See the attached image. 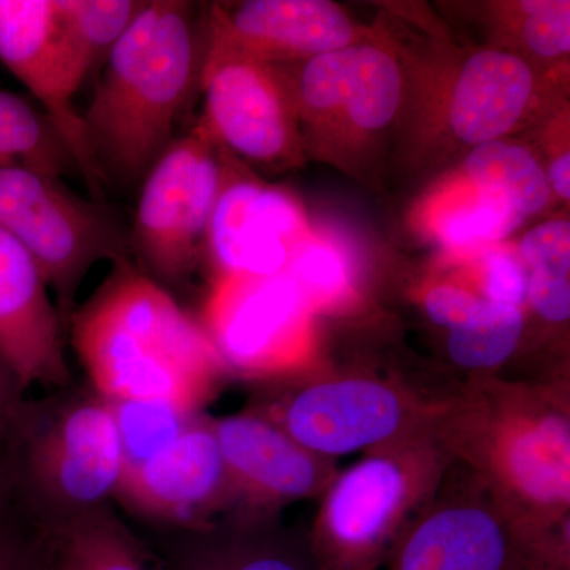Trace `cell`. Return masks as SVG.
<instances>
[{
	"label": "cell",
	"instance_id": "1",
	"mask_svg": "<svg viewBox=\"0 0 570 570\" xmlns=\"http://www.w3.org/2000/svg\"><path fill=\"white\" fill-rule=\"evenodd\" d=\"M444 441L515 513L543 568L570 570L568 385L469 379Z\"/></svg>",
	"mask_w": 570,
	"mask_h": 570
},
{
	"label": "cell",
	"instance_id": "2",
	"mask_svg": "<svg viewBox=\"0 0 570 570\" xmlns=\"http://www.w3.org/2000/svg\"><path fill=\"white\" fill-rule=\"evenodd\" d=\"M69 322L75 351L105 401H163L200 412L223 377L204 326L130 258L112 264Z\"/></svg>",
	"mask_w": 570,
	"mask_h": 570
},
{
	"label": "cell",
	"instance_id": "3",
	"mask_svg": "<svg viewBox=\"0 0 570 570\" xmlns=\"http://www.w3.org/2000/svg\"><path fill=\"white\" fill-rule=\"evenodd\" d=\"M81 112L105 183L134 189L175 140L176 119L198 67L195 6L153 0L118 43Z\"/></svg>",
	"mask_w": 570,
	"mask_h": 570
},
{
	"label": "cell",
	"instance_id": "4",
	"mask_svg": "<svg viewBox=\"0 0 570 570\" xmlns=\"http://www.w3.org/2000/svg\"><path fill=\"white\" fill-rule=\"evenodd\" d=\"M455 461L439 436L370 450L337 472L307 530L317 570H377L436 497Z\"/></svg>",
	"mask_w": 570,
	"mask_h": 570
},
{
	"label": "cell",
	"instance_id": "5",
	"mask_svg": "<svg viewBox=\"0 0 570 570\" xmlns=\"http://www.w3.org/2000/svg\"><path fill=\"white\" fill-rule=\"evenodd\" d=\"M456 396H438L403 379L336 374L268 390L250 411L309 452L335 460L409 439H444Z\"/></svg>",
	"mask_w": 570,
	"mask_h": 570
},
{
	"label": "cell",
	"instance_id": "6",
	"mask_svg": "<svg viewBox=\"0 0 570 570\" xmlns=\"http://www.w3.org/2000/svg\"><path fill=\"white\" fill-rule=\"evenodd\" d=\"M7 455L18 504L43 528L105 508L124 472L115 419L100 396L80 397L52 419L24 404Z\"/></svg>",
	"mask_w": 570,
	"mask_h": 570
},
{
	"label": "cell",
	"instance_id": "7",
	"mask_svg": "<svg viewBox=\"0 0 570 570\" xmlns=\"http://www.w3.org/2000/svg\"><path fill=\"white\" fill-rule=\"evenodd\" d=\"M0 230L20 243L58 302L61 324L94 265L130 258L129 232L99 200L75 194L59 176L0 164Z\"/></svg>",
	"mask_w": 570,
	"mask_h": 570
},
{
	"label": "cell",
	"instance_id": "8",
	"mask_svg": "<svg viewBox=\"0 0 570 570\" xmlns=\"http://www.w3.org/2000/svg\"><path fill=\"white\" fill-rule=\"evenodd\" d=\"M276 67L294 100L305 151L341 159L387 132L403 108V67L373 41Z\"/></svg>",
	"mask_w": 570,
	"mask_h": 570
},
{
	"label": "cell",
	"instance_id": "9",
	"mask_svg": "<svg viewBox=\"0 0 570 570\" xmlns=\"http://www.w3.org/2000/svg\"><path fill=\"white\" fill-rule=\"evenodd\" d=\"M223 179L224 148L200 122L175 138L142 179L130 255L156 283H181L205 257Z\"/></svg>",
	"mask_w": 570,
	"mask_h": 570
},
{
	"label": "cell",
	"instance_id": "10",
	"mask_svg": "<svg viewBox=\"0 0 570 570\" xmlns=\"http://www.w3.org/2000/svg\"><path fill=\"white\" fill-rule=\"evenodd\" d=\"M387 570H546L515 513L479 472L453 461Z\"/></svg>",
	"mask_w": 570,
	"mask_h": 570
},
{
	"label": "cell",
	"instance_id": "11",
	"mask_svg": "<svg viewBox=\"0 0 570 570\" xmlns=\"http://www.w3.org/2000/svg\"><path fill=\"white\" fill-rule=\"evenodd\" d=\"M313 313L285 273L216 277L204 326L224 367L245 376L291 373L305 360Z\"/></svg>",
	"mask_w": 570,
	"mask_h": 570
},
{
	"label": "cell",
	"instance_id": "12",
	"mask_svg": "<svg viewBox=\"0 0 570 570\" xmlns=\"http://www.w3.org/2000/svg\"><path fill=\"white\" fill-rule=\"evenodd\" d=\"M202 126L227 153L266 168L305 157L298 118L279 67L245 58H204Z\"/></svg>",
	"mask_w": 570,
	"mask_h": 570
},
{
	"label": "cell",
	"instance_id": "13",
	"mask_svg": "<svg viewBox=\"0 0 570 570\" xmlns=\"http://www.w3.org/2000/svg\"><path fill=\"white\" fill-rule=\"evenodd\" d=\"M0 62L39 102L99 200L105 181L73 105L86 77L63 37L58 0H0Z\"/></svg>",
	"mask_w": 570,
	"mask_h": 570
},
{
	"label": "cell",
	"instance_id": "14",
	"mask_svg": "<svg viewBox=\"0 0 570 570\" xmlns=\"http://www.w3.org/2000/svg\"><path fill=\"white\" fill-rule=\"evenodd\" d=\"M116 498L138 515L176 530L208 527L238 509L213 419L200 415L163 452L122 472Z\"/></svg>",
	"mask_w": 570,
	"mask_h": 570
},
{
	"label": "cell",
	"instance_id": "15",
	"mask_svg": "<svg viewBox=\"0 0 570 570\" xmlns=\"http://www.w3.org/2000/svg\"><path fill=\"white\" fill-rule=\"evenodd\" d=\"M204 58L287 66L363 41L351 17L328 0H247L209 9Z\"/></svg>",
	"mask_w": 570,
	"mask_h": 570
},
{
	"label": "cell",
	"instance_id": "16",
	"mask_svg": "<svg viewBox=\"0 0 570 570\" xmlns=\"http://www.w3.org/2000/svg\"><path fill=\"white\" fill-rule=\"evenodd\" d=\"M307 227L291 195L232 174L224 149V179L209 223L206 253L216 277H266L284 272Z\"/></svg>",
	"mask_w": 570,
	"mask_h": 570
},
{
	"label": "cell",
	"instance_id": "17",
	"mask_svg": "<svg viewBox=\"0 0 570 570\" xmlns=\"http://www.w3.org/2000/svg\"><path fill=\"white\" fill-rule=\"evenodd\" d=\"M242 509L277 512L287 502L321 498L337 474L335 460L316 455L254 411L213 419Z\"/></svg>",
	"mask_w": 570,
	"mask_h": 570
},
{
	"label": "cell",
	"instance_id": "18",
	"mask_svg": "<svg viewBox=\"0 0 570 570\" xmlns=\"http://www.w3.org/2000/svg\"><path fill=\"white\" fill-rule=\"evenodd\" d=\"M61 318L28 250L0 230V356L22 390L70 381Z\"/></svg>",
	"mask_w": 570,
	"mask_h": 570
},
{
	"label": "cell",
	"instance_id": "19",
	"mask_svg": "<svg viewBox=\"0 0 570 570\" xmlns=\"http://www.w3.org/2000/svg\"><path fill=\"white\" fill-rule=\"evenodd\" d=\"M539 96L538 75L512 51L485 48L461 63L448 94L445 121L464 145L504 140L519 129Z\"/></svg>",
	"mask_w": 570,
	"mask_h": 570
},
{
	"label": "cell",
	"instance_id": "20",
	"mask_svg": "<svg viewBox=\"0 0 570 570\" xmlns=\"http://www.w3.org/2000/svg\"><path fill=\"white\" fill-rule=\"evenodd\" d=\"M170 561L171 570H317L307 531L285 528L276 512L242 508L181 531Z\"/></svg>",
	"mask_w": 570,
	"mask_h": 570
},
{
	"label": "cell",
	"instance_id": "21",
	"mask_svg": "<svg viewBox=\"0 0 570 570\" xmlns=\"http://www.w3.org/2000/svg\"><path fill=\"white\" fill-rule=\"evenodd\" d=\"M45 530L51 570H153L140 546L107 508Z\"/></svg>",
	"mask_w": 570,
	"mask_h": 570
},
{
	"label": "cell",
	"instance_id": "22",
	"mask_svg": "<svg viewBox=\"0 0 570 570\" xmlns=\"http://www.w3.org/2000/svg\"><path fill=\"white\" fill-rule=\"evenodd\" d=\"M463 175L471 186L505 198L527 219L550 202L546 170L530 149L517 142L498 140L475 146L464 160Z\"/></svg>",
	"mask_w": 570,
	"mask_h": 570
},
{
	"label": "cell",
	"instance_id": "23",
	"mask_svg": "<svg viewBox=\"0 0 570 570\" xmlns=\"http://www.w3.org/2000/svg\"><path fill=\"white\" fill-rule=\"evenodd\" d=\"M466 183V181H464ZM527 220L510 202L471 184L445 198L434 214L439 242L456 253L497 245Z\"/></svg>",
	"mask_w": 570,
	"mask_h": 570
},
{
	"label": "cell",
	"instance_id": "24",
	"mask_svg": "<svg viewBox=\"0 0 570 570\" xmlns=\"http://www.w3.org/2000/svg\"><path fill=\"white\" fill-rule=\"evenodd\" d=\"M524 328L523 309L483 298L463 325L449 330L445 348L453 365L474 373L472 377L490 376L515 354Z\"/></svg>",
	"mask_w": 570,
	"mask_h": 570
},
{
	"label": "cell",
	"instance_id": "25",
	"mask_svg": "<svg viewBox=\"0 0 570 570\" xmlns=\"http://www.w3.org/2000/svg\"><path fill=\"white\" fill-rule=\"evenodd\" d=\"M9 163L56 176L78 171L61 135L41 108L0 89V164Z\"/></svg>",
	"mask_w": 570,
	"mask_h": 570
},
{
	"label": "cell",
	"instance_id": "26",
	"mask_svg": "<svg viewBox=\"0 0 570 570\" xmlns=\"http://www.w3.org/2000/svg\"><path fill=\"white\" fill-rule=\"evenodd\" d=\"M62 33L86 78L107 61L132 24L142 3L137 0H58Z\"/></svg>",
	"mask_w": 570,
	"mask_h": 570
},
{
	"label": "cell",
	"instance_id": "27",
	"mask_svg": "<svg viewBox=\"0 0 570 570\" xmlns=\"http://www.w3.org/2000/svg\"><path fill=\"white\" fill-rule=\"evenodd\" d=\"M284 273L313 314L335 309L354 294L355 272L348 250L330 236L307 232L292 250Z\"/></svg>",
	"mask_w": 570,
	"mask_h": 570
},
{
	"label": "cell",
	"instance_id": "28",
	"mask_svg": "<svg viewBox=\"0 0 570 570\" xmlns=\"http://www.w3.org/2000/svg\"><path fill=\"white\" fill-rule=\"evenodd\" d=\"M105 401V400H104ZM121 442L124 471L174 444L202 412L163 401H107Z\"/></svg>",
	"mask_w": 570,
	"mask_h": 570
},
{
	"label": "cell",
	"instance_id": "29",
	"mask_svg": "<svg viewBox=\"0 0 570 570\" xmlns=\"http://www.w3.org/2000/svg\"><path fill=\"white\" fill-rule=\"evenodd\" d=\"M519 29L524 47L543 59L561 58L570 51V2L534 0L521 2Z\"/></svg>",
	"mask_w": 570,
	"mask_h": 570
},
{
	"label": "cell",
	"instance_id": "30",
	"mask_svg": "<svg viewBox=\"0 0 570 570\" xmlns=\"http://www.w3.org/2000/svg\"><path fill=\"white\" fill-rule=\"evenodd\" d=\"M0 570H51L48 534L18 504L0 527Z\"/></svg>",
	"mask_w": 570,
	"mask_h": 570
},
{
	"label": "cell",
	"instance_id": "31",
	"mask_svg": "<svg viewBox=\"0 0 570 570\" xmlns=\"http://www.w3.org/2000/svg\"><path fill=\"white\" fill-rule=\"evenodd\" d=\"M482 298L498 305L523 309L528 298V269L519 253L509 247L491 246L480 265Z\"/></svg>",
	"mask_w": 570,
	"mask_h": 570
},
{
	"label": "cell",
	"instance_id": "32",
	"mask_svg": "<svg viewBox=\"0 0 570 570\" xmlns=\"http://www.w3.org/2000/svg\"><path fill=\"white\" fill-rule=\"evenodd\" d=\"M517 253L528 272L543 269L570 275L569 220L554 219L535 225L521 238Z\"/></svg>",
	"mask_w": 570,
	"mask_h": 570
},
{
	"label": "cell",
	"instance_id": "33",
	"mask_svg": "<svg viewBox=\"0 0 570 570\" xmlns=\"http://www.w3.org/2000/svg\"><path fill=\"white\" fill-rule=\"evenodd\" d=\"M482 299V296L463 285L439 284L426 292L423 306L430 321L449 332L463 325L475 313Z\"/></svg>",
	"mask_w": 570,
	"mask_h": 570
},
{
	"label": "cell",
	"instance_id": "34",
	"mask_svg": "<svg viewBox=\"0 0 570 570\" xmlns=\"http://www.w3.org/2000/svg\"><path fill=\"white\" fill-rule=\"evenodd\" d=\"M20 382L13 371L0 356V452L9 445L11 433L20 419L24 401H22Z\"/></svg>",
	"mask_w": 570,
	"mask_h": 570
},
{
	"label": "cell",
	"instance_id": "35",
	"mask_svg": "<svg viewBox=\"0 0 570 570\" xmlns=\"http://www.w3.org/2000/svg\"><path fill=\"white\" fill-rule=\"evenodd\" d=\"M550 190H553L561 200L569 202L570 198V154L561 153L551 160L549 170L546 171Z\"/></svg>",
	"mask_w": 570,
	"mask_h": 570
},
{
	"label": "cell",
	"instance_id": "36",
	"mask_svg": "<svg viewBox=\"0 0 570 570\" xmlns=\"http://www.w3.org/2000/svg\"><path fill=\"white\" fill-rule=\"evenodd\" d=\"M14 505V483L7 449L0 452V527Z\"/></svg>",
	"mask_w": 570,
	"mask_h": 570
}]
</instances>
